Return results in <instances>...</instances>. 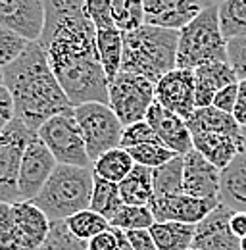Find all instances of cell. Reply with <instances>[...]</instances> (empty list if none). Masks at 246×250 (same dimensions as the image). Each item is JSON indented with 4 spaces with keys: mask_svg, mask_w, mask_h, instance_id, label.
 <instances>
[{
    "mask_svg": "<svg viewBox=\"0 0 246 250\" xmlns=\"http://www.w3.org/2000/svg\"><path fill=\"white\" fill-rule=\"evenodd\" d=\"M77 124L81 127L87 154L91 162H96L108 150L122 146L123 124L110 104L104 102H85L73 108Z\"/></svg>",
    "mask_w": 246,
    "mask_h": 250,
    "instance_id": "obj_6",
    "label": "cell"
},
{
    "mask_svg": "<svg viewBox=\"0 0 246 250\" xmlns=\"http://www.w3.org/2000/svg\"><path fill=\"white\" fill-rule=\"evenodd\" d=\"M179 31L143 25L131 33H123L122 71L137 73L158 83L164 75L177 67Z\"/></svg>",
    "mask_w": 246,
    "mask_h": 250,
    "instance_id": "obj_3",
    "label": "cell"
},
{
    "mask_svg": "<svg viewBox=\"0 0 246 250\" xmlns=\"http://www.w3.org/2000/svg\"><path fill=\"white\" fill-rule=\"evenodd\" d=\"M123 206L125 204H123L122 200L118 183H110V181H104L100 177H94V190H92L91 198L92 212H96L102 218L112 221L120 214V210H122Z\"/></svg>",
    "mask_w": 246,
    "mask_h": 250,
    "instance_id": "obj_27",
    "label": "cell"
},
{
    "mask_svg": "<svg viewBox=\"0 0 246 250\" xmlns=\"http://www.w3.org/2000/svg\"><path fill=\"white\" fill-rule=\"evenodd\" d=\"M233 118L237 120V124L246 125V79L239 81V98H237V106L233 112Z\"/></svg>",
    "mask_w": 246,
    "mask_h": 250,
    "instance_id": "obj_44",
    "label": "cell"
},
{
    "mask_svg": "<svg viewBox=\"0 0 246 250\" xmlns=\"http://www.w3.org/2000/svg\"><path fill=\"white\" fill-rule=\"evenodd\" d=\"M0 250H31L16 223L14 204L0 202Z\"/></svg>",
    "mask_w": 246,
    "mask_h": 250,
    "instance_id": "obj_32",
    "label": "cell"
},
{
    "mask_svg": "<svg viewBox=\"0 0 246 250\" xmlns=\"http://www.w3.org/2000/svg\"><path fill=\"white\" fill-rule=\"evenodd\" d=\"M87 245H89V250H116V247H118L116 229L112 227V229H108V231L92 237Z\"/></svg>",
    "mask_w": 246,
    "mask_h": 250,
    "instance_id": "obj_43",
    "label": "cell"
},
{
    "mask_svg": "<svg viewBox=\"0 0 246 250\" xmlns=\"http://www.w3.org/2000/svg\"><path fill=\"white\" fill-rule=\"evenodd\" d=\"M156 218H154L150 206H123L120 214L110 221L112 227L122 231H139V229H150Z\"/></svg>",
    "mask_w": 246,
    "mask_h": 250,
    "instance_id": "obj_33",
    "label": "cell"
},
{
    "mask_svg": "<svg viewBox=\"0 0 246 250\" xmlns=\"http://www.w3.org/2000/svg\"><path fill=\"white\" fill-rule=\"evenodd\" d=\"M208 62H229L227 39L219 23V4L204 6V10L179 31L177 67L196 69Z\"/></svg>",
    "mask_w": 246,
    "mask_h": 250,
    "instance_id": "obj_5",
    "label": "cell"
},
{
    "mask_svg": "<svg viewBox=\"0 0 246 250\" xmlns=\"http://www.w3.org/2000/svg\"><path fill=\"white\" fill-rule=\"evenodd\" d=\"M133 167H135V160L122 146L114 148V150H108L96 162H92L94 177H100L104 181L118 183V185L133 171Z\"/></svg>",
    "mask_w": 246,
    "mask_h": 250,
    "instance_id": "obj_26",
    "label": "cell"
},
{
    "mask_svg": "<svg viewBox=\"0 0 246 250\" xmlns=\"http://www.w3.org/2000/svg\"><path fill=\"white\" fill-rule=\"evenodd\" d=\"M192 146L215 167L225 169L243 152V137L223 133H192Z\"/></svg>",
    "mask_w": 246,
    "mask_h": 250,
    "instance_id": "obj_19",
    "label": "cell"
},
{
    "mask_svg": "<svg viewBox=\"0 0 246 250\" xmlns=\"http://www.w3.org/2000/svg\"><path fill=\"white\" fill-rule=\"evenodd\" d=\"M96 46H98V56L104 67V73L108 77V83H112L122 73L123 33L118 27L96 29Z\"/></svg>",
    "mask_w": 246,
    "mask_h": 250,
    "instance_id": "obj_24",
    "label": "cell"
},
{
    "mask_svg": "<svg viewBox=\"0 0 246 250\" xmlns=\"http://www.w3.org/2000/svg\"><path fill=\"white\" fill-rule=\"evenodd\" d=\"M156 102L173 114L188 120L196 110V81L194 69L175 67L156 83Z\"/></svg>",
    "mask_w": 246,
    "mask_h": 250,
    "instance_id": "obj_11",
    "label": "cell"
},
{
    "mask_svg": "<svg viewBox=\"0 0 246 250\" xmlns=\"http://www.w3.org/2000/svg\"><path fill=\"white\" fill-rule=\"evenodd\" d=\"M219 202L204 200L190 196L186 192L169 194V196H154L150 202L156 221H179V223H190L196 225L204 218H208Z\"/></svg>",
    "mask_w": 246,
    "mask_h": 250,
    "instance_id": "obj_12",
    "label": "cell"
},
{
    "mask_svg": "<svg viewBox=\"0 0 246 250\" xmlns=\"http://www.w3.org/2000/svg\"><path fill=\"white\" fill-rule=\"evenodd\" d=\"M4 87L14 98L16 118L35 133L52 116L73 108L39 41L29 42L16 62L4 67Z\"/></svg>",
    "mask_w": 246,
    "mask_h": 250,
    "instance_id": "obj_2",
    "label": "cell"
},
{
    "mask_svg": "<svg viewBox=\"0 0 246 250\" xmlns=\"http://www.w3.org/2000/svg\"><path fill=\"white\" fill-rule=\"evenodd\" d=\"M183 190V156L154 169V196L179 194Z\"/></svg>",
    "mask_w": 246,
    "mask_h": 250,
    "instance_id": "obj_28",
    "label": "cell"
},
{
    "mask_svg": "<svg viewBox=\"0 0 246 250\" xmlns=\"http://www.w3.org/2000/svg\"><path fill=\"white\" fill-rule=\"evenodd\" d=\"M233 212L217 206L214 212L196 223V233L188 250H241V239L231 231Z\"/></svg>",
    "mask_w": 246,
    "mask_h": 250,
    "instance_id": "obj_15",
    "label": "cell"
},
{
    "mask_svg": "<svg viewBox=\"0 0 246 250\" xmlns=\"http://www.w3.org/2000/svg\"><path fill=\"white\" fill-rule=\"evenodd\" d=\"M39 250H89V245L85 241L73 237L69 233L65 221H52L50 235Z\"/></svg>",
    "mask_w": 246,
    "mask_h": 250,
    "instance_id": "obj_35",
    "label": "cell"
},
{
    "mask_svg": "<svg viewBox=\"0 0 246 250\" xmlns=\"http://www.w3.org/2000/svg\"><path fill=\"white\" fill-rule=\"evenodd\" d=\"M237 98H239V83H233V85H227L225 89H221L219 93L215 94L214 106L219 108L221 112L233 114L235 106H237Z\"/></svg>",
    "mask_w": 246,
    "mask_h": 250,
    "instance_id": "obj_40",
    "label": "cell"
},
{
    "mask_svg": "<svg viewBox=\"0 0 246 250\" xmlns=\"http://www.w3.org/2000/svg\"><path fill=\"white\" fill-rule=\"evenodd\" d=\"M118 187L125 206H150L154 198V169L135 164L133 171Z\"/></svg>",
    "mask_w": 246,
    "mask_h": 250,
    "instance_id": "obj_22",
    "label": "cell"
},
{
    "mask_svg": "<svg viewBox=\"0 0 246 250\" xmlns=\"http://www.w3.org/2000/svg\"><path fill=\"white\" fill-rule=\"evenodd\" d=\"M2 85H4V69L0 67V87H2Z\"/></svg>",
    "mask_w": 246,
    "mask_h": 250,
    "instance_id": "obj_48",
    "label": "cell"
},
{
    "mask_svg": "<svg viewBox=\"0 0 246 250\" xmlns=\"http://www.w3.org/2000/svg\"><path fill=\"white\" fill-rule=\"evenodd\" d=\"M219 204L231 212H246V152L221 169Z\"/></svg>",
    "mask_w": 246,
    "mask_h": 250,
    "instance_id": "obj_21",
    "label": "cell"
},
{
    "mask_svg": "<svg viewBox=\"0 0 246 250\" xmlns=\"http://www.w3.org/2000/svg\"><path fill=\"white\" fill-rule=\"evenodd\" d=\"M114 229H116V227H114ZM116 237H118V247H116V250H135L133 245H131V241L127 239V233H125V231L116 229Z\"/></svg>",
    "mask_w": 246,
    "mask_h": 250,
    "instance_id": "obj_46",
    "label": "cell"
},
{
    "mask_svg": "<svg viewBox=\"0 0 246 250\" xmlns=\"http://www.w3.org/2000/svg\"><path fill=\"white\" fill-rule=\"evenodd\" d=\"M114 25L122 33H131L146 23L143 0H114L112 4Z\"/></svg>",
    "mask_w": 246,
    "mask_h": 250,
    "instance_id": "obj_31",
    "label": "cell"
},
{
    "mask_svg": "<svg viewBox=\"0 0 246 250\" xmlns=\"http://www.w3.org/2000/svg\"><path fill=\"white\" fill-rule=\"evenodd\" d=\"M150 143H162V141L158 139V135L154 133V129L146 120L139 122V124L127 125L123 129L122 148H125V150H129L133 146H141V145H150Z\"/></svg>",
    "mask_w": 246,
    "mask_h": 250,
    "instance_id": "obj_37",
    "label": "cell"
},
{
    "mask_svg": "<svg viewBox=\"0 0 246 250\" xmlns=\"http://www.w3.org/2000/svg\"><path fill=\"white\" fill-rule=\"evenodd\" d=\"M94 190L92 167L58 164L42 190L31 200L39 206L50 221H65L77 212L91 208Z\"/></svg>",
    "mask_w": 246,
    "mask_h": 250,
    "instance_id": "obj_4",
    "label": "cell"
},
{
    "mask_svg": "<svg viewBox=\"0 0 246 250\" xmlns=\"http://www.w3.org/2000/svg\"><path fill=\"white\" fill-rule=\"evenodd\" d=\"M241 250H246V237L245 239H241Z\"/></svg>",
    "mask_w": 246,
    "mask_h": 250,
    "instance_id": "obj_49",
    "label": "cell"
},
{
    "mask_svg": "<svg viewBox=\"0 0 246 250\" xmlns=\"http://www.w3.org/2000/svg\"><path fill=\"white\" fill-rule=\"evenodd\" d=\"M127 152L135 160V164L146 166V167H152V169H156V167H160V166H164V164L171 162L173 158L179 156L173 150H169L167 146H164L162 143H150V145L133 146Z\"/></svg>",
    "mask_w": 246,
    "mask_h": 250,
    "instance_id": "obj_34",
    "label": "cell"
},
{
    "mask_svg": "<svg viewBox=\"0 0 246 250\" xmlns=\"http://www.w3.org/2000/svg\"><path fill=\"white\" fill-rule=\"evenodd\" d=\"M227 60L237 71L239 79H246V33L227 41Z\"/></svg>",
    "mask_w": 246,
    "mask_h": 250,
    "instance_id": "obj_39",
    "label": "cell"
},
{
    "mask_svg": "<svg viewBox=\"0 0 246 250\" xmlns=\"http://www.w3.org/2000/svg\"><path fill=\"white\" fill-rule=\"evenodd\" d=\"M65 225H67V229H69V233L73 237H77V239H81L85 243H89L92 237L112 229L110 221L106 218H102L100 214L92 212L91 208L83 210V212H77L75 216L67 218L65 219Z\"/></svg>",
    "mask_w": 246,
    "mask_h": 250,
    "instance_id": "obj_30",
    "label": "cell"
},
{
    "mask_svg": "<svg viewBox=\"0 0 246 250\" xmlns=\"http://www.w3.org/2000/svg\"><path fill=\"white\" fill-rule=\"evenodd\" d=\"M46 0H0V25L27 41H39L44 27Z\"/></svg>",
    "mask_w": 246,
    "mask_h": 250,
    "instance_id": "obj_13",
    "label": "cell"
},
{
    "mask_svg": "<svg viewBox=\"0 0 246 250\" xmlns=\"http://www.w3.org/2000/svg\"><path fill=\"white\" fill-rule=\"evenodd\" d=\"M196 81V108L214 106L215 94L227 85L239 83V75L229 62H208L194 69Z\"/></svg>",
    "mask_w": 246,
    "mask_h": 250,
    "instance_id": "obj_18",
    "label": "cell"
},
{
    "mask_svg": "<svg viewBox=\"0 0 246 250\" xmlns=\"http://www.w3.org/2000/svg\"><path fill=\"white\" fill-rule=\"evenodd\" d=\"M14 218L31 250H39L48 239L52 221L31 200L14 202Z\"/></svg>",
    "mask_w": 246,
    "mask_h": 250,
    "instance_id": "obj_20",
    "label": "cell"
},
{
    "mask_svg": "<svg viewBox=\"0 0 246 250\" xmlns=\"http://www.w3.org/2000/svg\"><path fill=\"white\" fill-rule=\"evenodd\" d=\"M39 44L73 108L85 102L108 104L110 83L98 56L96 25L85 10V0H46Z\"/></svg>",
    "mask_w": 246,
    "mask_h": 250,
    "instance_id": "obj_1",
    "label": "cell"
},
{
    "mask_svg": "<svg viewBox=\"0 0 246 250\" xmlns=\"http://www.w3.org/2000/svg\"><path fill=\"white\" fill-rule=\"evenodd\" d=\"M146 25L181 31L202 10L200 0H143Z\"/></svg>",
    "mask_w": 246,
    "mask_h": 250,
    "instance_id": "obj_17",
    "label": "cell"
},
{
    "mask_svg": "<svg viewBox=\"0 0 246 250\" xmlns=\"http://www.w3.org/2000/svg\"><path fill=\"white\" fill-rule=\"evenodd\" d=\"M112 4L114 0H85V10L91 21L96 25V29L116 27L114 18H112Z\"/></svg>",
    "mask_w": 246,
    "mask_h": 250,
    "instance_id": "obj_38",
    "label": "cell"
},
{
    "mask_svg": "<svg viewBox=\"0 0 246 250\" xmlns=\"http://www.w3.org/2000/svg\"><path fill=\"white\" fill-rule=\"evenodd\" d=\"M219 23L227 41L246 33V0H221Z\"/></svg>",
    "mask_w": 246,
    "mask_h": 250,
    "instance_id": "obj_29",
    "label": "cell"
},
{
    "mask_svg": "<svg viewBox=\"0 0 246 250\" xmlns=\"http://www.w3.org/2000/svg\"><path fill=\"white\" fill-rule=\"evenodd\" d=\"M29 42L33 41H27L25 37L0 25V67L4 69L6 65L16 62L23 54V50L29 46Z\"/></svg>",
    "mask_w": 246,
    "mask_h": 250,
    "instance_id": "obj_36",
    "label": "cell"
},
{
    "mask_svg": "<svg viewBox=\"0 0 246 250\" xmlns=\"http://www.w3.org/2000/svg\"><path fill=\"white\" fill-rule=\"evenodd\" d=\"M56 166H58L56 158L52 156V152L41 141V137L35 135L21 158L20 179H18L20 200H35L37 194L46 185V181L50 179Z\"/></svg>",
    "mask_w": 246,
    "mask_h": 250,
    "instance_id": "obj_10",
    "label": "cell"
},
{
    "mask_svg": "<svg viewBox=\"0 0 246 250\" xmlns=\"http://www.w3.org/2000/svg\"><path fill=\"white\" fill-rule=\"evenodd\" d=\"M16 118V108H14V98L10 91L2 85L0 87V131Z\"/></svg>",
    "mask_w": 246,
    "mask_h": 250,
    "instance_id": "obj_41",
    "label": "cell"
},
{
    "mask_svg": "<svg viewBox=\"0 0 246 250\" xmlns=\"http://www.w3.org/2000/svg\"><path fill=\"white\" fill-rule=\"evenodd\" d=\"M127 239L131 241L135 250H158L150 229H139V231H125Z\"/></svg>",
    "mask_w": 246,
    "mask_h": 250,
    "instance_id": "obj_42",
    "label": "cell"
},
{
    "mask_svg": "<svg viewBox=\"0 0 246 250\" xmlns=\"http://www.w3.org/2000/svg\"><path fill=\"white\" fill-rule=\"evenodd\" d=\"M158 250H188L192 245L196 225L179 221H156L150 227Z\"/></svg>",
    "mask_w": 246,
    "mask_h": 250,
    "instance_id": "obj_25",
    "label": "cell"
},
{
    "mask_svg": "<svg viewBox=\"0 0 246 250\" xmlns=\"http://www.w3.org/2000/svg\"><path fill=\"white\" fill-rule=\"evenodd\" d=\"M229 225H231V231H233L239 239H245L246 237V212H233Z\"/></svg>",
    "mask_w": 246,
    "mask_h": 250,
    "instance_id": "obj_45",
    "label": "cell"
},
{
    "mask_svg": "<svg viewBox=\"0 0 246 250\" xmlns=\"http://www.w3.org/2000/svg\"><path fill=\"white\" fill-rule=\"evenodd\" d=\"M146 122L150 124L154 133L162 141V145L167 146L169 150H173L175 154L184 156L186 152H190L194 148L192 146V133L186 125V120L173 114L171 110L164 108L162 104L154 102L150 106V110L146 114Z\"/></svg>",
    "mask_w": 246,
    "mask_h": 250,
    "instance_id": "obj_16",
    "label": "cell"
},
{
    "mask_svg": "<svg viewBox=\"0 0 246 250\" xmlns=\"http://www.w3.org/2000/svg\"><path fill=\"white\" fill-rule=\"evenodd\" d=\"M190 133H223L241 137V125L233 118V114L221 112L215 106L208 108H196L192 116L186 120Z\"/></svg>",
    "mask_w": 246,
    "mask_h": 250,
    "instance_id": "obj_23",
    "label": "cell"
},
{
    "mask_svg": "<svg viewBox=\"0 0 246 250\" xmlns=\"http://www.w3.org/2000/svg\"><path fill=\"white\" fill-rule=\"evenodd\" d=\"M35 135L37 133L18 118L0 131V202H20L18 179L21 158Z\"/></svg>",
    "mask_w": 246,
    "mask_h": 250,
    "instance_id": "obj_9",
    "label": "cell"
},
{
    "mask_svg": "<svg viewBox=\"0 0 246 250\" xmlns=\"http://www.w3.org/2000/svg\"><path fill=\"white\" fill-rule=\"evenodd\" d=\"M41 141L52 152L58 164L65 166H79V167H92L91 158L87 154L85 139L81 127L77 124L73 108L52 116L46 124L37 131Z\"/></svg>",
    "mask_w": 246,
    "mask_h": 250,
    "instance_id": "obj_7",
    "label": "cell"
},
{
    "mask_svg": "<svg viewBox=\"0 0 246 250\" xmlns=\"http://www.w3.org/2000/svg\"><path fill=\"white\" fill-rule=\"evenodd\" d=\"M221 169L198 150H190L183 156V190L190 196L219 202Z\"/></svg>",
    "mask_w": 246,
    "mask_h": 250,
    "instance_id": "obj_14",
    "label": "cell"
},
{
    "mask_svg": "<svg viewBox=\"0 0 246 250\" xmlns=\"http://www.w3.org/2000/svg\"><path fill=\"white\" fill-rule=\"evenodd\" d=\"M241 137H243V152H246V125L241 127Z\"/></svg>",
    "mask_w": 246,
    "mask_h": 250,
    "instance_id": "obj_47",
    "label": "cell"
},
{
    "mask_svg": "<svg viewBox=\"0 0 246 250\" xmlns=\"http://www.w3.org/2000/svg\"><path fill=\"white\" fill-rule=\"evenodd\" d=\"M110 108L116 112L123 127L146 120V114L156 102V85L143 75L122 71L110 85Z\"/></svg>",
    "mask_w": 246,
    "mask_h": 250,
    "instance_id": "obj_8",
    "label": "cell"
}]
</instances>
